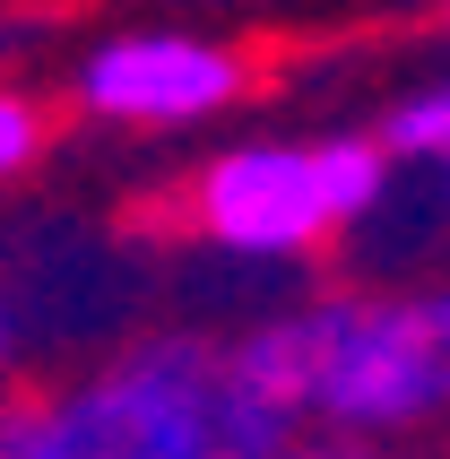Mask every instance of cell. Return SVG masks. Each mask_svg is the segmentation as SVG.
<instances>
[{"mask_svg": "<svg viewBox=\"0 0 450 459\" xmlns=\"http://www.w3.org/2000/svg\"><path fill=\"white\" fill-rule=\"evenodd\" d=\"M234 382L277 416H312L338 442L416 434L450 408V286L433 295H321L243 330Z\"/></svg>", "mask_w": 450, "mask_h": 459, "instance_id": "1", "label": "cell"}, {"mask_svg": "<svg viewBox=\"0 0 450 459\" xmlns=\"http://www.w3.org/2000/svg\"><path fill=\"white\" fill-rule=\"evenodd\" d=\"M277 442H295V416L251 399L208 338H148L18 408V459H269Z\"/></svg>", "mask_w": 450, "mask_h": 459, "instance_id": "2", "label": "cell"}, {"mask_svg": "<svg viewBox=\"0 0 450 459\" xmlns=\"http://www.w3.org/2000/svg\"><path fill=\"white\" fill-rule=\"evenodd\" d=\"M399 156L381 139H260V148H225L191 182V226L217 252L243 260H303L321 252L338 226H364L390 200Z\"/></svg>", "mask_w": 450, "mask_h": 459, "instance_id": "3", "label": "cell"}, {"mask_svg": "<svg viewBox=\"0 0 450 459\" xmlns=\"http://www.w3.org/2000/svg\"><path fill=\"white\" fill-rule=\"evenodd\" d=\"M243 87L251 61L217 35H191V26H122V35L87 44L70 70V104L87 122H122V130L217 122L225 104H243Z\"/></svg>", "mask_w": 450, "mask_h": 459, "instance_id": "4", "label": "cell"}, {"mask_svg": "<svg viewBox=\"0 0 450 459\" xmlns=\"http://www.w3.org/2000/svg\"><path fill=\"white\" fill-rule=\"evenodd\" d=\"M381 148L399 165H442L450 156V78H433V87H416V96H399L381 113Z\"/></svg>", "mask_w": 450, "mask_h": 459, "instance_id": "5", "label": "cell"}, {"mask_svg": "<svg viewBox=\"0 0 450 459\" xmlns=\"http://www.w3.org/2000/svg\"><path fill=\"white\" fill-rule=\"evenodd\" d=\"M44 148H52L44 104H35V96H18V87H0V182H18Z\"/></svg>", "mask_w": 450, "mask_h": 459, "instance_id": "6", "label": "cell"}, {"mask_svg": "<svg viewBox=\"0 0 450 459\" xmlns=\"http://www.w3.org/2000/svg\"><path fill=\"white\" fill-rule=\"evenodd\" d=\"M269 459H355V451H347V442H338V434H329V442H277Z\"/></svg>", "mask_w": 450, "mask_h": 459, "instance_id": "7", "label": "cell"}, {"mask_svg": "<svg viewBox=\"0 0 450 459\" xmlns=\"http://www.w3.org/2000/svg\"><path fill=\"white\" fill-rule=\"evenodd\" d=\"M18 356V321H9V295H0V364Z\"/></svg>", "mask_w": 450, "mask_h": 459, "instance_id": "8", "label": "cell"}, {"mask_svg": "<svg viewBox=\"0 0 450 459\" xmlns=\"http://www.w3.org/2000/svg\"><path fill=\"white\" fill-rule=\"evenodd\" d=\"M0 459H18V408H0Z\"/></svg>", "mask_w": 450, "mask_h": 459, "instance_id": "9", "label": "cell"}, {"mask_svg": "<svg viewBox=\"0 0 450 459\" xmlns=\"http://www.w3.org/2000/svg\"><path fill=\"white\" fill-rule=\"evenodd\" d=\"M433 191H442V208H450V156H442V165H433Z\"/></svg>", "mask_w": 450, "mask_h": 459, "instance_id": "10", "label": "cell"}]
</instances>
